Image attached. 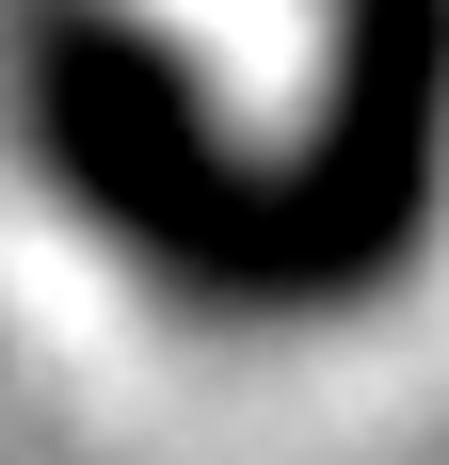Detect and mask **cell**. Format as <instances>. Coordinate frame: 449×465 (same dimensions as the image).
Returning a JSON list of instances; mask_svg holds the SVG:
<instances>
[{"label":"cell","mask_w":449,"mask_h":465,"mask_svg":"<svg viewBox=\"0 0 449 465\" xmlns=\"http://www.w3.org/2000/svg\"><path fill=\"white\" fill-rule=\"evenodd\" d=\"M0 81H16L33 177L161 305L241 322V337L385 305L449 209V0H369L321 48L289 144H241L193 81V48L145 16H96V0L16 16Z\"/></svg>","instance_id":"6da1fadb"}]
</instances>
